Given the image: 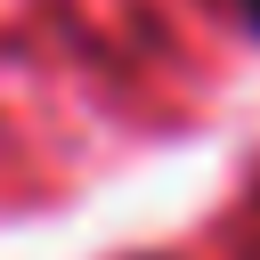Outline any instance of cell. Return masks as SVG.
<instances>
[{"label":"cell","mask_w":260,"mask_h":260,"mask_svg":"<svg viewBox=\"0 0 260 260\" xmlns=\"http://www.w3.org/2000/svg\"><path fill=\"white\" fill-rule=\"evenodd\" d=\"M236 16H244V32L260 41V0H236Z\"/></svg>","instance_id":"cell-1"}]
</instances>
